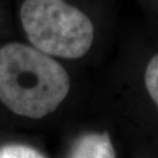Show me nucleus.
<instances>
[{
  "label": "nucleus",
  "mask_w": 158,
  "mask_h": 158,
  "mask_svg": "<svg viewBox=\"0 0 158 158\" xmlns=\"http://www.w3.org/2000/svg\"><path fill=\"white\" fill-rule=\"evenodd\" d=\"M145 85L158 108V54L150 60L145 70Z\"/></svg>",
  "instance_id": "39448f33"
},
{
  "label": "nucleus",
  "mask_w": 158,
  "mask_h": 158,
  "mask_svg": "<svg viewBox=\"0 0 158 158\" xmlns=\"http://www.w3.org/2000/svg\"><path fill=\"white\" fill-rule=\"evenodd\" d=\"M68 158H115L108 134H88L80 137Z\"/></svg>",
  "instance_id": "7ed1b4c3"
},
{
  "label": "nucleus",
  "mask_w": 158,
  "mask_h": 158,
  "mask_svg": "<svg viewBox=\"0 0 158 158\" xmlns=\"http://www.w3.org/2000/svg\"><path fill=\"white\" fill-rule=\"evenodd\" d=\"M0 158H45V156L28 145L8 144L0 148Z\"/></svg>",
  "instance_id": "20e7f679"
},
{
  "label": "nucleus",
  "mask_w": 158,
  "mask_h": 158,
  "mask_svg": "<svg viewBox=\"0 0 158 158\" xmlns=\"http://www.w3.org/2000/svg\"><path fill=\"white\" fill-rule=\"evenodd\" d=\"M18 18L27 42L51 56L80 59L93 45V23L68 0H23Z\"/></svg>",
  "instance_id": "f03ea898"
},
{
  "label": "nucleus",
  "mask_w": 158,
  "mask_h": 158,
  "mask_svg": "<svg viewBox=\"0 0 158 158\" xmlns=\"http://www.w3.org/2000/svg\"><path fill=\"white\" fill-rule=\"evenodd\" d=\"M70 90V77L56 57L28 42L0 45V102L13 114L42 118L55 111Z\"/></svg>",
  "instance_id": "f257e3e1"
}]
</instances>
